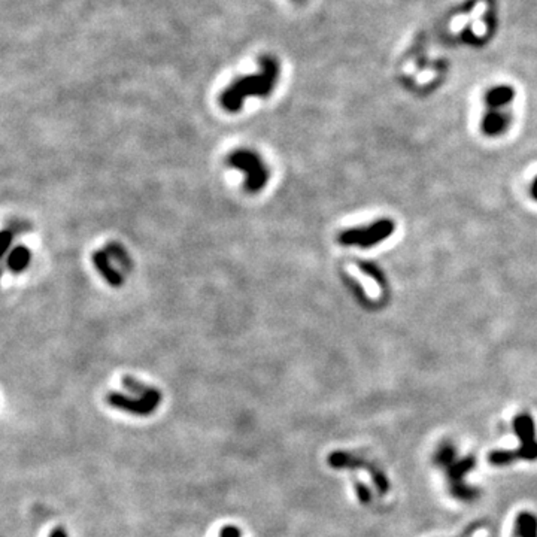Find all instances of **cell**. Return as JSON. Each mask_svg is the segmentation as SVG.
I'll return each mask as SVG.
<instances>
[{"label":"cell","mask_w":537,"mask_h":537,"mask_svg":"<svg viewBox=\"0 0 537 537\" xmlns=\"http://www.w3.org/2000/svg\"><path fill=\"white\" fill-rule=\"evenodd\" d=\"M259 72L234 80L219 96V103L230 114L239 113L248 98H268L275 90L281 66L276 57L264 54L259 60Z\"/></svg>","instance_id":"6da1fadb"},{"label":"cell","mask_w":537,"mask_h":537,"mask_svg":"<svg viewBox=\"0 0 537 537\" xmlns=\"http://www.w3.org/2000/svg\"><path fill=\"white\" fill-rule=\"evenodd\" d=\"M513 429L521 440V447L515 451H493L488 455V463L493 466H508L519 460H537V439L534 421L528 414H521L513 419Z\"/></svg>","instance_id":"7a4b0ae2"},{"label":"cell","mask_w":537,"mask_h":537,"mask_svg":"<svg viewBox=\"0 0 537 537\" xmlns=\"http://www.w3.org/2000/svg\"><path fill=\"white\" fill-rule=\"evenodd\" d=\"M227 165L245 173L246 193L257 194L268 182V170L256 151L236 150L227 157Z\"/></svg>","instance_id":"3957f363"},{"label":"cell","mask_w":537,"mask_h":537,"mask_svg":"<svg viewBox=\"0 0 537 537\" xmlns=\"http://www.w3.org/2000/svg\"><path fill=\"white\" fill-rule=\"evenodd\" d=\"M328 464L335 469H361L366 470L369 475L372 476V481L375 486L377 488V491L381 494H387L390 489V482L385 476V473L379 469L375 463L366 460L363 457L353 455L351 452H331L328 457Z\"/></svg>","instance_id":"277c9868"},{"label":"cell","mask_w":537,"mask_h":537,"mask_svg":"<svg viewBox=\"0 0 537 537\" xmlns=\"http://www.w3.org/2000/svg\"><path fill=\"white\" fill-rule=\"evenodd\" d=\"M106 400L113 407L125 410V412H129V414L150 415L157 409V406H159L162 400V394L159 391L150 397H127L120 392H110L106 397Z\"/></svg>","instance_id":"5b68a950"},{"label":"cell","mask_w":537,"mask_h":537,"mask_svg":"<svg viewBox=\"0 0 537 537\" xmlns=\"http://www.w3.org/2000/svg\"><path fill=\"white\" fill-rule=\"evenodd\" d=\"M394 227L390 221H381L370 229H360V230H348L340 234L339 241L343 245H360V246H370L376 242L384 241L387 236L392 233Z\"/></svg>","instance_id":"8992f818"},{"label":"cell","mask_w":537,"mask_h":537,"mask_svg":"<svg viewBox=\"0 0 537 537\" xmlns=\"http://www.w3.org/2000/svg\"><path fill=\"white\" fill-rule=\"evenodd\" d=\"M473 466H475V462H473V458L469 457L466 458V460H462L458 463H451L448 467V476H449V485H451V491L452 494L457 497V499H462V500H471L475 499L478 496V493L475 491L473 488H469L467 485H464V475L473 469Z\"/></svg>","instance_id":"52a82bcc"},{"label":"cell","mask_w":537,"mask_h":537,"mask_svg":"<svg viewBox=\"0 0 537 537\" xmlns=\"http://www.w3.org/2000/svg\"><path fill=\"white\" fill-rule=\"evenodd\" d=\"M93 263L94 267L98 268L99 273L108 281L113 287H120L122 283V276L120 272H117L115 268L110 266V257L108 254V251H98L94 252L93 256Z\"/></svg>","instance_id":"ba28073f"},{"label":"cell","mask_w":537,"mask_h":537,"mask_svg":"<svg viewBox=\"0 0 537 537\" xmlns=\"http://www.w3.org/2000/svg\"><path fill=\"white\" fill-rule=\"evenodd\" d=\"M515 537H537V516L531 512H519L515 518Z\"/></svg>","instance_id":"9c48e42d"},{"label":"cell","mask_w":537,"mask_h":537,"mask_svg":"<svg viewBox=\"0 0 537 537\" xmlns=\"http://www.w3.org/2000/svg\"><path fill=\"white\" fill-rule=\"evenodd\" d=\"M30 260H31V254L28 248L17 246L9 251V256L6 259V267L12 273H21L28 267Z\"/></svg>","instance_id":"30bf717a"},{"label":"cell","mask_w":537,"mask_h":537,"mask_svg":"<svg viewBox=\"0 0 537 537\" xmlns=\"http://www.w3.org/2000/svg\"><path fill=\"white\" fill-rule=\"evenodd\" d=\"M513 99V93L509 87H496L488 93L486 102L493 109H500Z\"/></svg>","instance_id":"8fae6325"},{"label":"cell","mask_w":537,"mask_h":537,"mask_svg":"<svg viewBox=\"0 0 537 537\" xmlns=\"http://www.w3.org/2000/svg\"><path fill=\"white\" fill-rule=\"evenodd\" d=\"M508 124V118L504 117L503 114L497 113V110H494V113H489L485 120H484V130L488 133V135H497L500 132L504 130V127H506Z\"/></svg>","instance_id":"7c38bea8"},{"label":"cell","mask_w":537,"mask_h":537,"mask_svg":"<svg viewBox=\"0 0 537 537\" xmlns=\"http://www.w3.org/2000/svg\"><path fill=\"white\" fill-rule=\"evenodd\" d=\"M354 485H355V493H357L360 501L365 503V504H369L372 501L370 489L365 484L360 482V481H355V479H354Z\"/></svg>","instance_id":"4fadbf2b"},{"label":"cell","mask_w":537,"mask_h":537,"mask_svg":"<svg viewBox=\"0 0 537 537\" xmlns=\"http://www.w3.org/2000/svg\"><path fill=\"white\" fill-rule=\"evenodd\" d=\"M221 537H241V530H238L233 526H229L221 531Z\"/></svg>","instance_id":"5bb4252c"},{"label":"cell","mask_w":537,"mask_h":537,"mask_svg":"<svg viewBox=\"0 0 537 537\" xmlns=\"http://www.w3.org/2000/svg\"><path fill=\"white\" fill-rule=\"evenodd\" d=\"M482 526L479 524V523H471L460 536H458V537H471L473 534H475L479 528H481Z\"/></svg>","instance_id":"9a60e30c"},{"label":"cell","mask_w":537,"mask_h":537,"mask_svg":"<svg viewBox=\"0 0 537 537\" xmlns=\"http://www.w3.org/2000/svg\"><path fill=\"white\" fill-rule=\"evenodd\" d=\"M51 537H68V536H66V533L63 531L61 528H57V530L51 534Z\"/></svg>","instance_id":"2e32d148"},{"label":"cell","mask_w":537,"mask_h":537,"mask_svg":"<svg viewBox=\"0 0 537 537\" xmlns=\"http://www.w3.org/2000/svg\"><path fill=\"white\" fill-rule=\"evenodd\" d=\"M533 193H534V196L537 197V179H536V182H534V185H533Z\"/></svg>","instance_id":"e0dca14e"},{"label":"cell","mask_w":537,"mask_h":537,"mask_svg":"<svg viewBox=\"0 0 537 537\" xmlns=\"http://www.w3.org/2000/svg\"><path fill=\"white\" fill-rule=\"evenodd\" d=\"M293 2H297V4H303V2H306V0H293Z\"/></svg>","instance_id":"ac0fdd59"}]
</instances>
